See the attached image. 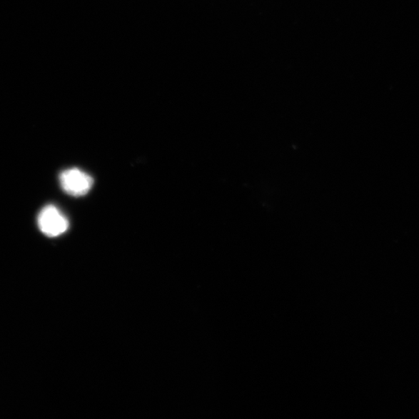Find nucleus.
I'll return each instance as SVG.
<instances>
[{
	"mask_svg": "<svg viewBox=\"0 0 419 419\" xmlns=\"http://www.w3.org/2000/svg\"><path fill=\"white\" fill-rule=\"evenodd\" d=\"M59 181L62 190L73 197H83L90 192L94 183L91 176L77 168L61 172Z\"/></svg>",
	"mask_w": 419,
	"mask_h": 419,
	"instance_id": "nucleus-1",
	"label": "nucleus"
},
{
	"mask_svg": "<svg viewBox=\"0 0 419 419\" xmlns=\"http://www.w3.org/2000/svg\"><path fill=\"white\" fill-rule=\"evenodd\" d=\"M38 224L41 233L51 238L65 233L69 227L68 218L54 205H48L41 211Z\"/></svg>",
	"mask_w": 419,
	"mask_h": 419,
	"instance_id": "nucleus-2",
	"label": "nucleus"
}]
</instances>
